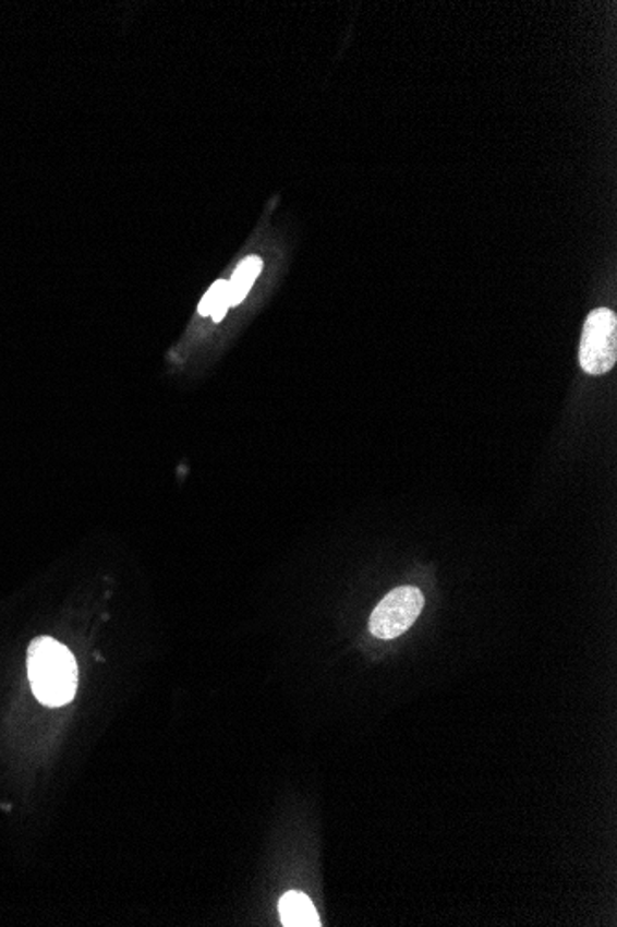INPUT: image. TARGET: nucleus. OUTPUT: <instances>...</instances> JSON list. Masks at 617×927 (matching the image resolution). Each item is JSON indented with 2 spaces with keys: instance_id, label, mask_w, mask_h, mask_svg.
<instances>
[{
  "instance_id": "nucleus-1",
  "label": "nucleus",
  "mask_w": 617,
  "mask_h": 927,
  "mask_svg": "<svg viewBox=\"0 0 617 927\" xmlns=\"http://www.w3.org/2000/svg\"><path fill=\"white\" fill-rule=\"evenodd\" d=\"M28 677L39 702L60 708L73 700L78 687V665L65 645L37 637L28 648Z\"/></svg>"
},
{
  "instance_id": "nucleus-2",
  "label": "nucleus",
  "mask_w": 617,
  "mask_h": 927,
  "mask_svg": "<svg viewBox=\"0 0 617 927\" xmlns=\"http://www.w3.org/2000/svg\"><path fill=\"white\" fill-rule=\"evenodd\" d=\"M579 361L582 371L601 376L614 369L617 361V317L608 308H597L588 315L582 328Z\"/></svg>"
},
{
  "instance_id": "nucleus-3",
  "label": "nucleus",
  "mask_w": 617,
  "mask_h": 927,
  "mask_svg": "<svg viewBox=\"0 0 617 927\" xmlns=\"http://www.w3.org/2000/svg\"><path fill=\"white\" fill-rule=\"evenodd\" d=\"M424 594L412 586L398 587L377 604L370 616V634L390 641L406 634L424 610Z\"/></svg>"
},
{
  "instance_id": "nucleus-4",
  "label": "nucleus",
  "mask_w": 617,
  "mask_h": 927,
  "mask_svg": "<svg viewBox=\"0 0 617 927\" xmlns=\"http://www.w3.org/2000/svg\"><path fill=\"white\" fill-rule=\"evenodd\" d=\"M279 916L287 927H318L320 918L315 905L302 892H287L279 900Z\"/></svg>"
},
{
  "instance_id": "nucleus-5",
  "label": "nucleus",
  "mask_w": 617,
  "mask_h": 927,
  "mask_svg": "<svg viewBox=\"0 0 617 927\" xmlns=\"http://www.w3.org/2000/svg\"><path fill=\"white\" fill-rule=\"evenodd\" d=\"M261 269H263V262L257 256L246 257L239 263L231 280L228 281L230 305L241 304L242 300L246 299L250 287L254 286L255 278L259 276Z\"/></svg>"
},
{
  "instance_id": "nucleus-6",
  "label": "nucleus",
  "mask_w": 617,
  "mask_h": 927,
  "mask_svg": "<svg viewBox=\"0 0 617 927\" xmlns=\"http://www.w3.org/2000/svg\"><path fill=\"white\" fill-rule=\"evenodd\" d=\"M230 308V294H228V281L218 280L213 284L211 289L207 291L206 297L202 299L198 305V312L204 317H213L215 323H220L225 318L226 312Z\"/></svg>"
}]
</instances>
